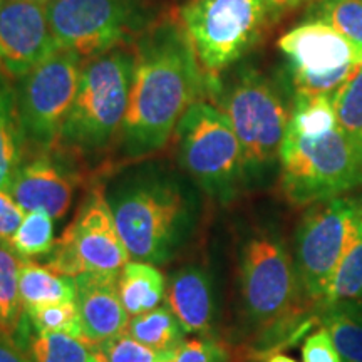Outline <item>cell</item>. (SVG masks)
I'll return each mask as SVG.
<instances>
[{
  "label": "cell",
  "mask_w": 362,
  "mask_h": 362,
  "mask_svg": "<svg viewBox=\"0 0 362 362\" xmlns=\"http://www.w3.org/2000/svg\"><path fill=\"white\" fill-rule=\"evenodd\" d=\"M129 104L117 144L126 160L161 151L208 83L178 17L153 22L133 42Z\"/></svg>",
  "instance_id": "cell-1"
},
{
  "label": "cell",
  "mask_w": 362,
  "mask_h": 362,
  "mask_svg": "<svg viewBox=\"0 0 362 362\" xmlns=\"http://www.w3.org/2000/svg\"><path fill=\"white\" fill-rule=\"evenodd\" d=\"M280 187L296 206L362 185V158L337 123L330 96H297L280 148Z\"/></svg>",
  "instance_id": "cell-2"
},
{
  "label": "cell",
  "mask_w": 362,
  "mask_h": 362,
  "mask_svg": "<svg viewBox=\"0 0 362 362\" xmlns=\"http://www.w3.org/2000/svg\"><path fill=\"white\" fill-rule=\"evenodd\" d=\"M104 193L131 259L166 264L193 232L194 194L168 170L153 165L129 170Z\"/></svg>",
  "instance_id": "cell-3"
},
{
  "label": "cell",
  "mask_w": 362,
  "mask_h": 362,
  "mask_svg": "<svg viewBox=\"0 0 362 362\" xmlns=\"http://www.w3.org/2000/svg\"><path fill=\"white\" fill-rule=\"evenodd\" d=\"M133 64V44L84 61L78 93L56 148L89 158L117 141L128 111Z\"/></svg>",
  "instance_id": "cell-4"
},
{
  "label": "cell",
  "mask_w": 362,
  "mask_h": 362,
  "mask_svg": "<svg viewBox=\"0 0 362 362\" xmlns=\"http://www.w3.org/2000/svg\"><path fill=\"white\" fill-rule=\"evenodd\" d=\"M176 17L193 45L208 90L220 93L221 72L259 42L274 13L267 0H187Z\"/></svg>",
  "instance_id": "cell-5"
},
{
  "label": "cell",
  "mask_w": 362,
  "mask_h": 362,
  "mask_svg": "<svg viewBox=\"0 0 362 362\" xmlns=\"http://www.w3.org/2000/svg\"><path fill=\"white\" fill-rule=\"evenodd\" d=\"M238 287L243 314L259 330L280 329L293 319L304 300L293 257L270 230H257L243 242Z\"/></svg>",
  "instance_id": "cell-6"
},
{
  "label": "cell",
  "mask_w": 362,
  "mask_h": 362,
  "mask_svg": "<svg viewBox=\"0 0 362 362\" xmlns=\"http://www.w3.org/2000/svg\"><path fill=\"white\" fill-rule=\"evenodd\" d=\"M176 136L180 166L210 197L230 200L245 178L243 153L225 112L198 99L181 117Z\"/></svg>",
  "instance_id": "cell-7"
},
{
  "label": "cell",
  "mask_w": 362,
  "mask_h": 362,
  "mask_svg": "<svg viewBox=\"0 0 362 362\" xmlns=\"http://www.w3.org/2000/svg\"><path fill=\"white\" fill-rule=\"evenodd\" d=\"M47 16L59 47L84 61L131 45L158 21L148 0H52Z\"/></svg>",
  "instance_id": "cell-8"
},
{
  "label": "cell",
  "mask_w": 362,
  "mask_h": 362,
  "mask_svg": "<svg viewBox=\"0 0 362 362\" xmlns=\"http://www.w3.org/2000/svg\"><path fill=\"white\" fill-rule=\"evenodd\" d=\"M237 134L243 153L245 178H260L279 163L291 111L265 76L245 71L221 93L216 104Z\"/></svg>",
  "instance_id": "cell-9"
},
{
  "label": "cell",
  "mask_w": 362,
  "mask_h": 362,
  "mask_svg": "<svg viewBox=\"0 0 362 362\" xmlns=\"http://www.w3.org/2000/svg\"><path fill=\"white\" fill-rule=\"evenodd\" d=\"M129 260L104 188H94L56 240L44 265L56 274L76 279L84 274L117 275Z\"/></svg>",
  "instance_id": "cell-10"
},
{
  "label": "cell",
  "mask_w": 362,
  "mask_h": 362,
  "mask_svg": "<svg viewBox=\"0 0 362 362\" xmlns=\"http://www.w3.org/2000/svg\"><path fill=\"white\" fill-rule=\"evenodd\" d=\"M84 59L59 49L16 83L17 110L25 144L52 151L79 88Z\"/></svg>",
  "instance_id": "cell-11"
},
{
  "label": "cell",
  "mask_w": 362,
  "mask_h": 362,
  "mask_svg": "<svg viewBox=\"0 0 362 362\" xmlns=\"http://www.w3.org/2000/svg\"><path fill=\"white\" fill-rule=\"evenodd\" d=\"M297 96H332L362 66V45L322 19L293 27L279 39Z\"/></svg>",
  "instance_id": "cell-12"
},
{
  "label": "cell",
  "mask_w": 362,
  "mask_h": 362,
  "mask_svg": "<svg viewBox=\"0 0 362 362\" xmlns=\"http://www.w3.org/2000/svg\"><path fill=\"white\" fill-rule=\"evenodd\" d=\"M361 202L342 194L315 203L298 225L293 262L302 297L309 304L322 305Z\"/></svg>",
  "instance_id": "cell-13"
},
{
  "label": "cell",
  "mask_w": 362,
  "mask_h": 362,
  "mask_svg": "<svg viewBox=\"0 0 362 362\" xmlns=\"http://www.w3.org/2000/svg\"><path fill=\"white\" fill-rule=\"evenodd\" d=\"M59 49L47 7L27 0H2L0 74L17 83Z\"/></svg>",
  "instance_id": "cell-14"
},
{
  "label": "cell",
  "mask_w": 362,
  "mask_h": 362,
  "mask_svg": "<svg viewBox=\"0 0 362 362\" xmlns=\"http://www.w3.org/2000/svg\"><path fill=\"white\" fill-rule=\"evenodd\" d=\"M74 189V171L51 151H42L22 161L8 193L25 214L44 211L54 220H61L69 214Z\"/></svg>",
  "instance_id": "cell-15"
},
{
  "label": "cell",
  "mask_w": 362,
  "mask_h": 362,
  "mask_svg": "<svg viewBox=\"0 0 362 362\" xmlns=\"http://www.w3.org/2000/svg\"><path fill=\"white\" fill-rule=\"evenodd\" d=\"M74 280L84 341L96 347L124 332L129 315L117 292V275L84 274Z\"/></svg>",
  "instance_id": "cell-16"
},
{
  "label": "cell",
  "mask_w": 362,
  "mask_h": 362,
  "mask_svg": "<svg viewBox=\"0 0 362 362\" xmlns=\"http://www.w3.org/2000/svg\"><path fill=\"white\" fill-rule=\"evenodd\" d=\"M166 304L187 334L206 337L215 320L214 280L200 265H185L171 272L166 282Z\"/></svg>",
  "instance_id": "cell-17"
},
{
  "label": "cell",
  "mask_w": 362,
  "mask_h": 362,
  "mask_svg": "<svg viewBox=\"0 0 362 362\" xmlns=\"http://www.w3.org/2000/svg\"><path fill=\"white\" fill-rule=\"evenodd\" d=\"M117 292L128 315L134 317L161 305L166 280L158 265L129 260L117 274Z\"/></svg>",
  "instance_id": "cell-18"
},
{
  "label": "cell",
  "mask_w": 362,
  "mask_h": 362,
  "mask_svg": "<svg viewBox=\"0 0 362 362\" xmlns=\"http://www.w3.org/2000/svg\"><path fill=\"white\" fill-rule=\"evenodd\" d=\"M25 139L17 110L16 83L0 74V189H8L24 161Z\"/></svg>",
  "instance_id": "cell-19"
},
{
  "label": "cell",
  "mask_w": 362,
  "mask_h": 362,
  "mask_svg": "<svg viewBox=\"0 0 362 362\" xmlns=\"http://www.w3.org/2000/svg\"><path fill=\"white\" fill-rule=\"evenodd\" d=\"M19 292L24 310L76 300V280L56 274L47 265L22 259Z\"/></svg>",
  "instance_id": "cell-20"
},
{
  "label": "cell",
  "mask_w": 362,
  "mask_h": 362,
  "mask_svg": "<svg viewBox=\"0 0 362 362\" xmlns=\"http://www.w3.org/2000/svg\"><path fill=\"white\" fill-rule=\"evenodd\" d=\"M362 291V202L357 210L354 223H352L349 240L344 248L341 260L330 279L327 293L320 305L325 309L329 305L342 304V302L357 300Z\"/></svg>",
  "instance_id": "cell-21"
},
{
  "label": "cell",
  "mask_w": 362,
  "mask_h": 362,
  "mask_svg": "<svg viewBox=\"0 0 362 362\" xmlns=\"http://www.w3.org/2000/svg\"><path fill=\"white\" fill-rule=\"evenodd\" d=\"M126 332L156 351H176L187 334L168 304L131 317Z\"/></svg>",
  "instance_id": "cell-22"
},
{
  "label": "cell",
  "mask_w": 362,
  "mask_h": 362,
  "mask_svg": "<svg viewBox=\"0 0 362 362\" xmlns=\"http://www.w3.org/2000/svg\"><path fill=\"white\" fill-rule=\"evenodd\" d=\"M27 319V315H25ZM24 320L21 330L25 334L24 349L33 362H94L96 354L84 339L61 332H37L25 330Z\"/></svg>",
  "instance_id": "cell-23"
},
{
  "label": "cell",
  "mask_w": 362,
  "mask_h": 362,
  "mask_svg": "<svg viewBox=\"0 0 362 362\" xmlns=\"http://www.w3.org/2000/svg\"><path fill=\"white\" fill-rule=\"evenodd\" d=\"M21 264L11 243H0V330L12 337L21 332L25 320L19 292Z\"/></svg>",
  "instance_id": "cell-24"
},
{
  "label": "cell",
  "mask_w": 362,
  "mask_h": 362,
  "mask_svg": "<svg viewBox=\"0 0 362 362\" xmlns=\"http://www.w3.org/2000/svg\"><path fill=\"white\" fill-rule=\"evenodd\" d=\"M322 325L344 362H362V307L356 300L325 307Z\"/></svg>",
  "instance_id": "cell-25"
},
{
  "label": "cell",
  "mask_w": 362,
  "mask_h": 362,
  "mask_svg": "<svg viewBox=\"0 0 362 362\" xmlns=\"http://www.w3.org/2000/svg\"><path fill=\"white\" fill-rule=\"evenodd\" d=\"M56 220L44 211H29L16 235L11 245L21 259H39L47 257L56 245Z\"/></svg>",
  "instance_id": "cell-26"
},
{
  "label": "cell",
  "mask_w": 362,
  "mask_h": 362,
  "mask_svg": "<svg viewBox=\"0 0 362 362\" xmlns=\"http://www.w3.org/2000/svg\"><path fill=\"white\" fill-rule=\"evenodd\" d=\"M337 123L362 158V66L330 96Z\"/></svg>",
  "instance_id": "cell-27"
},
{
  "label": "cell",
  "mask_w": 362,
  "mask_h": 362,
  "mask_svg": "<svg viewBox=\"0 0 362 362\" xmlns=\"http://www.w3.org/2000/svg\"><path fill=\"white\" fill-rule=\"evenodd\" d=\"M98 362H173L176 351H156L144 346L128 332L93 347Z\"/></svg>",
  "instance_id": "cell-28"
},
{
  "label": "cell",
  "mask_w": 362,
  "mask_h": 362,
  "mask_svg": "<svg viewBox=\"0 0 362 362\" xmlns=\"http://www.w3.org/2000/svg\"><path fill=\"white\" fill-rule=\"evenodd\" d=\"M25 315L30 327L37 332H61L84 339L76 300L39 307V309L25 312Z\"/></svg>",
  "instance_id": "cell-29"
},
{
  "label": "cell",
  "mask_w": 362,
  "mask_h": 362,
  "mask_svg": "<svg viewBox=\"0 0 362 362\" xmlns=\"http://www.w3.org/2000/svg\"><path fill=\"white\" fill-rule=\"evenodd\" d=\"M319 19L362 45V0H322Z\"/></svg>",
  "instance_id": "cell-30"
},
{
  "label": "cell",
  "mask_w": 362,
  "mask_h": 362,
  "mask_svg": "<svg viewBox=\"0 0 362 362\" xmlns=\"http://www.w3.org/2000/svg\"><path fill=\"white\" fill-rule=\"evenodd\" d=\"M173 362H228L226 349L218 341L206 337L185 339L176 349Z\"/></svg>",
  "instance_id": "cell-31"
},
{
  "label": "cell",
  "mask_w": 362,
  "mask_h": 362,
  "mask_svg": "<svg viewBox=\"0 0 362 362\" xmlns=\"http://www.w3.org/2000/svg\"><path fill=\"white\" fill-rule=\"evenodd\" d=\"M302 362H344L324 325L305 339L302 346Z\"/></svg>",
  "instance_id": "cell-32"
},
{
  "label": "cell",
  "mask_w": 362,
  "mask_h": 362,
  "mask_svg": "<svg viewBox=\"0 0 362 362\" xmlns=\"http://www.w3.org/2000/svg\"><path fill=\"white\" fill-rule=\"evenodd\" d=\"M25 211L17 205L8 189H0V243H11Z\"/></svg>",
  "instance_id": "cell-33"
},
{
  "label": "cell",
  "mask_w": 362,
  "mask_h": 362,
  "mask_svg": "<svg viewBox=\"0 0 362 362\" xmlns=\"http://www.w3.org/2000/svg\"><path fill=\"white\" fill-rule=\"evenodd\" d=\"M0 362H33L16 337L0 330Z\"/></svg>",
  "instance_id": "cell-34"
},
{
  "label": "cell",
  "mask_w": 362,
  "mask_h": 362,
  "mask_svg": "<svg viewBox=\"0 0 362 362\" xmlns=\"http://www.w3.org/2000/svg\"><path fill=\"white\" fill-rule=\"evenodd\" d=\"M267 2H269V6L272 8V13L277 16V13L292 11V8L304 6V4L310 2V0H267Z\"/></svg>",
  "instance_id": "cell-35"
},
{
  "label": "cell",
  "mask_w": 362,
  "mask_h": 362,
  "mask_svg": "<svg viewBox=\"0 0 362 362\" xmlns=\"http://www.w3.org/2000/svg\"><path fill=\"white\" fill-rule=\"evenodd\" d=\"M267 362H297V361H296V359H292V357H288V356L277 354V356L270 357V359L267 361Z\"/></svg>",
  "instance_id": "cell-36"
},
{
  "label": "cell",
  "mask_w": 362,
  "mask_h": 362,
  "mask_svg": "<svg viewBox=\"0 0 362 362\" xmlns=\"http://www.w3.org/2000/svg\"><path fill=\"white\" fill-rule=\"evenodd\" d=\"M27 2H34V4H40V6H45L47 7L49 4L52 2V0H27Z\"/></svg>",
  "instance_id": "cell-37"
},
{
  "label": "cell",
  "mask_w": 362,
  "mask_h": 362,
  "mask_svg": "<svg viewBox=\"0 0 362 362\" xmlns=\"http://www.w3.org/2000/svg\"><path fill=\"white\" fill-rule=\"evenodd\" d=\"M356 302H357V304H359V305L362 307V291H361V293H359V297H357V300H356Z\"/></svg>",
  "instance_id": "cell-38"
},
{
  "label": "cell",
  "mask_w": 362,
  "mask_h": 362,
  "mask_svg": "<svg viewBox=\"0 0 362 362\" xmlns=\"http://www.w3.org/2000/svg\"><path fill=\"white\" fill-rule=\"evenodd\" d=\"M0 4H2V0H0Z\"/></svg>",
  "instance_id": "cell-39"
},
{
  "label": "cell",
  "mask_w": 362,
  "mask_h": 362,
  "mask_svg": "<svg viewBox=\"0 0 362 362\" xmlns=\"http://www.w3.org/2000/svg\"><path fill=\"white\" fill-rule=\"evenodd\" d=\"M94 362H98V359H96V361H94Z\"/></svg>",
  "instance_id": "cell-40"
}]
</instances>
